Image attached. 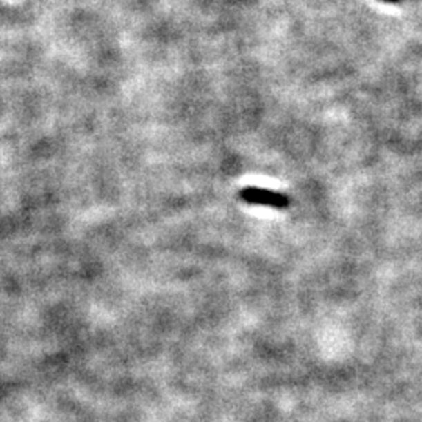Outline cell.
<instances>
[{
  "mask_svg": "<svg viewBox=\"0 0 422 422\" xmlns=\"http://www.w3.org/2000/svg\"><path fill=\"white\" fill-rule=\"evenodd\" d=\"M240 199L247 202V204L253 205H269L274 208H287L289 205V200L285 194L269 191V189L261 188H244L240 191Z\"/></svg>",
  "mask_w": 422,
  "mask_h": 422,
  "instance_id": "6da1fadb",
  "label": "cell"
},
{
  "mask_svg": "<svg viewBox=\"0 0 422 422\" xmlns=\"http://www.w3.org/2000/svg\"><path fill=\"white\" fill-rule=\"evenodd\" d=\"M382 2H386V3H399L401 0H382Z\"/></svg>",
  "mask_w": 422,
  "mask_h": 422,
  "instance_id": "7a4b0ae2",
  "label": "cell"
}]
</instances>
